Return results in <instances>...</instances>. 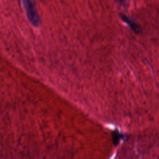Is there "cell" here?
Here are the masks:
<instances>
[{
    "label": "cell",
    "mask_w": 159,
    "mask_h": 159,
    "mask_svg": "<svg viewBox=\"0 0 159 159\" xmlns=\"http://www.w3.org/2000/svg\"><path fill=\"white\" fill-rule=\"evenodd\" d=\"M26 15L30 23L34 27L40 24V18L38 15L34 0H21Z\"/></svg>",
    "instance_id": "cell-1"
}]
</instances>
